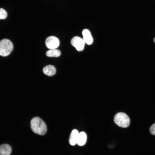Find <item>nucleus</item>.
I'll return each instance as SVG.
<instances>
[{
  "instance_id": "1",
  "label": "nucleus",
  "mask_w": 155,
  "mask_h": 155,
  "mask_svg": "<svg viewBox=\"0 0 155 155\" xmlns=\"http://www.w3.org/2000/svg\"><path fill=\"white\" fill-rule=\"evenodd\" d=\"M30 127L34 132L39 135H44L47 131L46 124L38 117H34L30 121Z\"/></svg>"
},
{
  "instance_id": "2",
  "label": "nucleus",
  "mask_w": 155,
  "mask_h": 155,
  "mask_svg": "<svg viewBox=\"0 0 155 155\" xmlns=\"http://www.w3.org/2000/svg\"><path fill=\"white\" fill-rule=\"evenodd\" d=\"M114 121L119 126L126 128L129 125L130 120L126 114L122 112H119L115 115L114 117Z\"/></svg>"
},
{
  "instance_id": "3",
  "label": "nucleus",
  "mask_w": 155,
  "mask_h": 155,
  "mask_svg": "<svg viewBox=\"0 0 155 155\" xmlns=\"http://www.w3.org/2000/svg\"><path fill=\"white\" fill-rule=\"evenodd\" d=\"M13 49V43L9 40L4 39L0 41V55L3 57L8 55Z\"/></svg>"
},
{
  "instance_id": "4",
  "label": "nucleus",
  "mask_w": 155,
  "mask_h": 155,
  "mask_svg": "<svg viewBox=\"0 0 155 155\" xmlns=\"http://www.w3.org/2000/svg\"><path fill=\"white\" fill-rule=\"evenodd\" d=\"M85 42L83 39L78 36L73 37L71 41L72 46L75 48L78 51H82L84 49Z\"/></svg>"
},
{
  "instance_id": "5",
  "label": "nucleus",
  "mask_w": 155,
  "mask_h": 155,
  "mask_svg": "<svg viewBox=\"0 0 155 155\" xmlns=\"http://www.w3.org/2000/svg\"><path fill=\"white\" fill-rule=\"evenodd\" d=\"M45 44L46 46L49 49H56L59 44V42L57 38L55 36H51L48 37L46 39Z\"/></svg>"
},
{
  "instance_id": "6",
  "label": "nucleus",
  "mask_w": 155,
  "mask_h": 155,
  "mask_svg": "<svg viewBox=\"0 0 155 155\" xmlns=\"http://www.w3.org/2000/svg\"><path fill=\"white\" fill-rule=\"evenodd\" d=\"M83 40L87 44H91L93 41V40L90 32L87 29H84L82 32Z\"/></svg>"
},
{
  "instance_id": "7",
  "label": "nucleus",
  "mask_w": 155,
  "mask_h": 155,
  "mask_svg": "<svg viewBox=\"0 0 155 155\" xmlns=\"http://www.w3.org/2000/svg\"><path fill=\"white\" fill-rule=\"evenodd\" d=\"M43 71L45 75L48 76H52L55 74L56 69L53 66L49 65L44 67Z\"/></svg>"
},
{
  "instance_id": "8",
  "label": "nucleus",
  "mask_w": 155,
  "mask_h": 155,
  "mask_svg": "<svg viewBox=\"0 0 155 155\" xmlns=\"http://www.w3.org/2000/svg\"><path fill=\"white\" fill-rule=\"evenodd\" d=\"M79 133L76 129H74L72 131L69 139V143L71 145L74 146L77 144Z\"/></svg>"
},
{
  "instance_id": "9",
  "label": "nucleus",
  "mask_w": 155,
  "mask_h": 155,
  "mask_svg": "<svg viewBox=\"0 0 155 155\" xmlns=\"http://www.w3.org/2000/svg\"><path fill=\"white\" fill-rule=\"evenodd\" d=\"M11 152V148L9 145L3 144L0 146V155H9Z\"/></svg>"
},
{
  "instance_id": "10",
  "label": "nucleus",
  "mask_w": 155,
  "mask_h": 155,
  "mask_svg": "<svg viewBox=\"0 0 155 155\" xmlns=\"http://www.w3.org/2000/svg\"><path fill=\"white\" fill-rule=\"evenodd\" d=\"M87 140V135L83 131L79 133L78 137L77 144L80 146L84 145L86 143Z\"/></svg>"
},
{
  "instance_id": "11",
  "label": "nucleus",
  "mask_w": 155,
  "mask_h": 155,
  "mask_svg": "<svg viewBox=\"0 0 155 155\" xmlns=\"http://www.w3.org/2000/svg\"><path fill=\"white\" fill-rule=\"evenodd\" d=\"M46 54L48 57H57L60 55L61 53L59 50L54 49H50L47 51Z\"/></svg>"
},
{
  "instance_id": "12",
  "label": "nucleus",
  "mask_w": 155,
  "mask_h": 155,
  "mask_svg": "<svg viewBox=\"0 0 155 155\" xmlns=\"http://www.w3.org/2000/svg\"><path fill=\"white\" fill-rule=\"evenodd\" d=\"M7 16L6 11L2 8H0V19H5Z\"/></svg>"
},
{
  "instance_id": "13",
  "label": "nucleus",
  "mask_w": 155,
  "mask_h": 155,
  "mask_svg": "<svg viewBox=\"0 0 155 155\" xmlns=\"http://www.w3.org/2000/svg\"><path fill=\"white\" fill-rule=\"evenodd\" d=\"M149 130L150 133L152 135H155V123L151 126Z\"/></svg>"
},
{
  "instance_id": "14",
  "label": "nucleus",
  "mask_w": 155,
  "mask_h": 155,
  "mask_svg": "<svg viewBox=\"0 0 155 155\" xmlns=\"http://www.w3.org/2000/svg\"><path fill=\"white\" fill-rule=\"evenodd\" d=\"M154 42L155 43V37L154 39Z\"/></svg>"
}]
</instances>
